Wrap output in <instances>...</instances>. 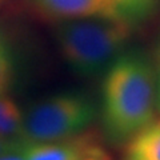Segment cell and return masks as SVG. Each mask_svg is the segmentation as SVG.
Here are the masks:
<instances>
[{
    "label": "cell",
    "mask_w": 160,
    "mask_h": 160,
    "mask_svg": "<svg viewBox=\"0 0 160 160\" xmlns=\"http://www.w3.org/2000/svg\"><path fill=\"white\" fill-rule=\"evenodd\" d=\"M24 144H26V143H24ZM23 147L19 148V149H15V151L8 152V153L2 155V156H0V160H26V158H24V153H23Z\"/></svg>",
    "instance_id": "cell-11"
},
{
    "label": "cell",
    "mask_w": 160,
    "mask_h": 160,
    "mask_svg": "<svg viewBox=\"0 0 160 160\" xmlns=\"http://www.w3.org/2000/svg\"><path fill=\"white\" fill-rule=\"evenodd\" d=\"M26 160H113L106 142L95 129L48 143H26Z\"/></svg>",
    "instance_id": "cell-5"
},
{
    "label": "cell",
    "mask_w": 160,
    "mask_h": 160,
    "mask_svg": "<svg viewBox=\"0 0 160 160\" xmlns=\"http://www.w3.org/2000/svg\"><path fill=\"white\" fill-rule=\"evenodd\" d=\"M24 115L6 93L0 95V136L9 140H22Z\"/></svg>",
    "instance_id": "cell-7"
},
{
    "label": "cell",
    "mask_w": 160,
    "mask_h": 160,
    "mask_svg": "<svg viewBox=\"0 0 160 160\" xmlns=\"http://www.w3.org/2000/svg\"><path fill=\"white\" fill-rule=\"evenodd\" d=\"M153 63L139 51H124L106 69L102 86V122L113 143H127L155 122Z\"/></svg>",
    "instance_id": "cell-1"
},
{
    "label": "cell",
    "mask_w": 160,
    "mask_h": 160,
    "mask_svg": "<svg viewBox=\"0 0 160 160\" xmlns=\"http://www.w3.org/2000/svg\"><path fill=\"white\" fill-rule=\"evenodd\" d=\"M55 38L59 52L72 71L95 76L120 56L139 26L122 20L76 19L58 22Z\"/></svg>",
    "instance_id": "cell-2"
},
{
    "label": "cell",
    "mask_w": 160,
    "mask_h": 160,
    "mask_svg": "<svg viewBox=\"0 0 160 160\" xmlns=\"http://www.w3.org/2000/svg\"><path fill=\"white\" fill-rule=\"evenodd\" d=\"M123 160H160V120L128 140Z\"/></svg>",
    "instance_id": "cell-6"
},
{
    "label": "cell",
    "mask_w": 160,
    "mask_h": 160,
    "mask_svg": "<svg viewBox=\"0 0 160 160\" xmlns=\"http://www.w3.org/2000/svg\"><path fill=\"white\" fill-rule=\"evenodd\" d=\"M13 79L12 55L6 39L0 35V95L8 92Z\"/></svg>",
    "instance_id": "cell-8"
},
{
    "label": "cell",
    "mask_w": 160,
    "mask_h": 160,
    "mask_svg": "<svg viewBox=\"0 0 160 160\" xmlns=\"http://www.w3.org/2000/svg\"><path fill=\"white\" fill-rule=\"evenodd\" d=\"M24 143L26 142H23V140H9L0 136V156L11 151H15V149L22 148L24 146Z\"/></svg>",
    "instance_id": "cell-10"
},
{
    "label": "cell",
    "mask_w": 160,
    "mask_h": 160,
    "mask_svg": "<svg viewBox=\"0 0 160 160\" xmlns=\"http://www.w3.org/2000/svg\"><path fill=\"white\" fill-rule=\"evenodd\" d=\"M96 118L93 100L82 92H62L33 104L23 118L22 140L26 143L56 142L91 126Z\"/></svg>",
    "instance_id": "cell-3"
},
{
    "label": "cell",
    "mask_w": 160,
    "mask_h": 160,
    "mask_svg": "<svg viewBox=\"0 0 160 160\" xmlns=\"http://www.w3.org/2000/svg\"><path fill=\"white\" fill-rule=\"evenodd\" d=\"M153 68H155V82H156V111L160 112V39L156 44V48H155Z\"/></svg>",
    "instance_id": "cell-9"
},
{
    "label": "cell",
    "mask_w": 160,
    "mask_h": 160,
    "mask_svg": "<svg viewBox=\"0 0 160 160\" xmlns=\"http://www.w3.org/2000/svg\"><path fill=\"white\" fill-rule=\"evenodd\" d=\"M43 18L53 22L107 19L143 24L160 8V0H31Z\"/></svg>",
    "instance_id": "cell-4"
}]
</instances>
